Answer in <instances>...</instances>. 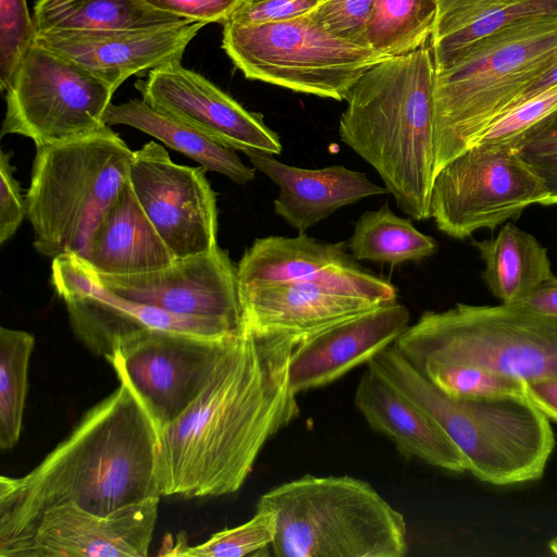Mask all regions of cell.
<instances>
[{
  "label": "cell",
  "mask_w": 557,
  "mask_h": 557,
  "mask_svg": "<svg viewBox=\"0 0 557 557\" xmlns=\"http://www.w3.org/2000/svg\"><path fill=\"white\" fill-rule=\"evenodd\" d=\"M307 337L242 327L202 392L160 432L161 496L237 492L269 440L300 412L289 366Z\"/></svg>",
  "instance_id": "1"
},
{
  "label": "cell",
  "mask_w": 557,
  "mask_h": 557,
  "mask_svg": "<svg viewBox=\"0 0 557 557\" xmlns=\"http://www.w3.org/2000/svg\"><path fill=\"white\" fill-rule=\"evenodd\" d=\"M159 453L153 420L120 382L30 472L0 478V548L23 536L55 506L109 515L160 497Z\"/></svg>",
  "instance_id": "2"
},
{
  "label": "cell",
  "mask_w": 557,
  "mask_h": 557,
  "mask_svg": "<svg viewBox=\"0 0 557 557\" xmlns=\"http://www.w3.org/2000/svg\"><path fill=\"white\" fill-rule=\"evenodd\" d=\"M435 76L430 45L384 59L354 84L339 117L341 140L379 173L414 221L430 218Z\"/></svg>",
  "instance_id": "3"
},
{
  "label": "cell",
  "mask_w": 557,
  "mask_h": 557,
  "mask_svg": "<svg viewBox=\"0 0 557 557\" xmlns=\"http://www.w3.org/2000/svg\"><path fill=\"white\" fill-rule=\"evenodd\" d=\"M367 367L425 411L460 450L467 472L509 486L540 479L555 449L550 420L528 395L456 397L422 375L393 344Z\"/></svg>",
  "instance_id": "4"
},
{
  "label": "cell",
  "mask_w": 557,
  "mask_h": 557,
  "mask_svg": "<svg viewBox=\"0 0 557 557\" xmlns=\"http://www.w3.org/2000/svg\"><path fill=\"white\" fill-rule=\"evenodd\" d=\"M556 60L557 16H537L480 40L436 73L434 175L472 147Z\"/></svg>",
  "instance_id": "5"
},
{
  "label": "cell",
  "mask_w": 557,
  "mask_h": 557,
  "mask_svg": "<svg viewBox=\"0 0 557 557\" xmlns=\"http://www.w3.org/2000/svg\"><path fill=\"white\" fill-rule=\"evenodd\" d=\"M276 516L277 557H404L407 523L368 482L306 474L262 494Z\"/></svg>",
  "instance_id": "6"
},
{
  "label": "cell",
  "mask_w": 557,
  "mask_h": 557,
  "mask_svg": "<svg viewBox=\"0 0 557 557\" xmlns=\"http://www.w3.org/2000/svg\"><path fill=\"white\" fill-rule=\"evenodd\" d=\"M133 153L110 126L36 148L25 202L37 251L85 259L96 226L128 180Z\"/></svg>",
  "instance_id": "7"
},
{
  "label": "cell",
  "mask_w": 557,
  "mask_h": 557,
  "mask_svg": "<svg viewBox=\"0 0 557 557\" xmlns=\"http://www.w3.org/2000/svg\"><path fill=\"white\" fill-rule=\"evenodd\" d=\"M394 345L416 369L472 366L525 383L557 377V318L520 305L425 311Z\"/></svg>",
  "instance_id": "8"
},
{
  "label": "cell",
  "mask_w": 557,
  "mask_h": 557,
  "mask_svg": "<svg viewBox=\"0 0 557 557\" xmlns=\"http://www.w3.org/2000/svg\"><path fill=\"white\" fill-rule=\"evenodd\" d=\"M223 26L222 48L247 78L321 98L345 100L363 73L383 60L331 35L308 15Z\"/></svg>",
  "instance_id": "9"
},
{
  "label": "cell",
  "mask_w": 557,
  "mask_h": 557,
  "mask_svg": "<svg viewBox=\"0 0 557 557\" xmlns=\"http://www.w3.org/2000/svg\"><path fill=\"white\" fill-rule=\"evenodd\" d=\"M114 89L83 66L34 44L5 90L1 136L30 138L36 148L79 139L107 125Z\"/></svg>",
  "instance_id": "10"
},
{
  "label": "cell",
  "mask_w": 557,
  "mask_h": 557,
  "mask_svg": "<svg viewBox=\"0 0 557 557\" xmlns=\"http://www.w3.org/2000/svg\"><path fill=\"white\" fill-rule=\"evenodd\" d=\"M547 196L543 180L517 149L474 145L435 175L430 218L442 233L465 239L518 220Z\"/></svg>",
  "instance_id": "11"
},
{
  "label": "cell",
  "mask_w": 557,
  "mask_h": 557,
  "mask_svg": "<svg viewBox=\"0 0 557 557\" xmlns=\"http://www.w3.org/2000/svg\"><path fill=\"white\" fill-rule=\"evenodd\" d=\"M238 333L206 337L144 329L122 339L106 359L145 407L160 434L202 392Z\"/></svg>",
  "instance_id": "12"
},
{
  "label": "cell",
  "mask_w": 557,
  "mask_h": 557,
  "mask_svg": "<svg viewBox=\"0 0 557 557\" xmlns=\"http://www.w3.org/2000/svg\"><path fill=\"white\" fill-rule=\"evenodd\" d=\"M203 166L181 165L154 141L134 151L131 187L176 259L218 246L216 197Z\"/></svg>",
  "instance_id": "13"
},
{
  "label": "cell",
  "mask_w": 557,
  "mask_h": 557,
  "mask_svg": "<svg viewBox=\"0 0 557 557\" xmlns=\"http://www.w3.org/2000/svg\"><path fill=\"white\" fill-rule=\"evenodd\" d=\"M160 497L97 515L75 505L47 509L0 557H146Z\"/></svg>",
  "instance_id": "14"
},
{
  "label": "cell",
  "mask_w": 557,
  "mask_h": 557,
  "mask_svg": "<svg viewBox=\"0 0 557 557\" xmlns=\"http://www.w3.org/2000/svg\"><path fill=\"white\" fill-rule=\"evenodd\" d=\"M141 99L212 141L242 151L280 154L278 135L261 114L250 112L201 74L181 62L156 67L135 83Z\"/></svg>",
  "instance_id": "15"
},
{
  "label": "cell",
  "mask_w": 557,
  "mask_h": 557,
  "mask_svg": "<svg viewBox=\"0 0 557 557\" xmlns=\"http://www.w3.org/2000/svg\"><path fill=\"white\" fill-rule=\"evenodd\" d=\"M347 243H324L306 233L257 238L236 265L238 289L321 282L379 305L397 301V288L363 270Z\"/></svg>",
  "instance_id": "16"
},
{
  "label": "cell",
  "mask_w": 557,
  "mask_h": 557,
  "mask_svg": "<svg viewBox=\"0 0 557 557\" xmlns=\"http://www.w3.org/2000/svg\"><path fill=\"white\" fill-rule=\"evenodd\" d=\"M96 275L107 290L126 300L242 327L236 265L219 245L149 273Z\"/></svg>",
  "instance_id": "17"
},
{
  "label": "cell",
  "mask_w": 557,
  "mask_h": 557,
  "mask_svg": "<svg viewBox=\"0 0 557 557\" xmlns=\"http://www.w3.org/2000/svg\"><path fill=\"white\" fill-rule=\"evenodd\" d=\"M51 283L64 301L75 335L95 354L107 358L117 344L140 330L185 333L188 317L137 304L107 290L95 271L78 256L52 259Z\"/></svg>",
  "instance_id": "18"
},
{
  "label": "cell",
  "mask_w": 557,
  "mask_h": 557,
  "mask_svg": "<svg viewBox=\"0 0 557 557\" xmlns=\"http://www.w3.org/2000/svg\"><path fill=\"white\" fill-rule=\"evenodd\" d=\"M207 23L37 33L35 44L90 71L116 90L129 76L181 62L191 39Z\"/></svg>",
  "instance_id": "19"
},
{
  "label": "cell",
  "mask_w": 557,
  "mask_h": 557,
  "mask_svg": "<svg viewBox=\"0 0 557 557\" xmlns=\"http://www.w3.org/2000/svg\"><path fill=\"white\" fill-rule=\"evenodd\" d=\"M408 308L397 301L375 307L308 336L295 350L289 366L294 394L333 383L368 363L407 330Z\"/></svg>",
  "instance_id": "20"
},
{
  "label": "cell",
  "mask_w": 557,
  "mask_h": 557,
  "mask_svg": "<svg viewBox=\"0 0 557 557\" xmlns=\"http://www.w3.org/2000/svg\"><path fill=\"white\" fill-rule=\"evenodd\" d=\"M242 327L300 337L382 306L321 282L238 289Z\"/></svg>",
  "instance_id": "21"
},
{
  "label": "cell",
  "mask_w": 557,
  "mask_h": 557,
  "mask_svg": "<svg viewBox=\"0 0 557 557\" xmlns=\"http://www.w3.org/2000/svg\"><path fill=\"white\" fill-rule=\"evenodd\" d=\"M245 154L256 171L278 186L274 212L299 233H305L343 207L389 194L385 186L371 182L366 173L344 165L302 169L263 152L249 151Z\"/></svg>",
  "instance_id": "22"
},
{
  "label": "cell",
  "mask_w": 557,
  "mask_h": 557,
  "mask_svg": "<svg viewBox=\"0 0 557 557\" xmlns=\"http://www.w3.org/2000/svg\"><path fill=\"white\" fill-rule=\"evenodd\" d=\"M354 400L369 426L392 441L404 457L453 473L467 472L460 450L438 424L368 367Z\"/></svg>",
  "instance_id": "23"
},
{
  "label": "cell",
  "mask_w": 557,
  "mask_h": 557,
  "mask_svg": "<svg viewBox=\"0 0 557 557\" xmlns=\"http://www.w3.org/2000/svg\"><path fill=\"white\" fill-rule=\"evenodd\" d=\"M84 260L99 275H137L175 260L146 215L129 181L96 226Z\"/></svg>",
  "instance_id": "24"
},
{
  "label": "cell",
  "mask_w": 557,
  "mask_h": 557,
  "mask_svg": "<svg viewBox=\"0 0 557 557\" xmlns=\"http://www.w3.org/2000/svg\"><path fill=\"white\" fill-rule=\"evenodd\" d=\"M430 38L436 73L449 69L470 47L519 21L557 16V0H436Z\"/></svg>",
  "instance_id": "25"
},
{
  "label": "cell",
  "mask_w": 557,
  "mask_h": 557,
  "mask_svg": "<svg viewBox=\"0 0 557 557\" xmlns=\"http://www.w3.org/2000/svg\"><path fill=\"white\" fill-rule=\"evenodd\" d=\"M472 244L484 262L481 276L500 304L522 301L556 275L547 249L511 221L496 236Z\"/></svg>",
  "instance_id": "26"
},
{
  "label": "cell",
  "mask_w": 557,
  "mask_h": 557,
  "mask_svg": "<svg viewBox=\"0 0 557 557\" xmlns=\"http://www.w3.org/2000/svg\"><path fill=\"white\" fill-rule=\"evenodd\" d=\"M104 122L109 126L127 125L156 137L165 146L198 162L207 171L225 175L236 184L245 185L255 178L256 170L243 163L234 150L212 141L143 99L111 103L106 111Z\"/></svg>",
  "instance_id": "27"
},
{
  "label": "cell",
  "mask_w": 557,
  "mask_h": 557,
  "mask_svg": "<svg viewBox=\"0 0 557 557\" xmlns=\"http://www.w3.org/2000/svg\"><path fill=\"white\" fill-rule=\"evenodd\" d=\"M33 20L37 33L147 28L185 21L143 0H37Z\"/></svg>",
  "instance_id": "28"
},
{
  "label": "cell",
  "mask_w": 557,
  "mask_h": 557,
  "mask_svg": "<svg viewBox=\"0 0 557 557\" xmlns=\"http://www.w3.org/2000/svg\"><path fill=\"white\" fill-rule=\"evenodd\" d=\"M347 247L356 261L393 265L420 261L438 250L432 236L416 228L409 219L395 214L387 202L359 216Z\"/></svg>",
  "instance_id": "29"
},
{
  "label": "cell",
  "mask_w": 557,
  "mask_h": 557,
  "mask_svg": "<svg viewBox=\"0 0 557 557\" xmlns=\"http://www.w3.org/2000/svg\"><path fill=\"white\" fill-rule=\"evenodd\" d=\"M436 12V0H375L367 27L368 48L384 60L424 47Z\"/></svg>",
  "instance_id": "30"
},
{
  "label": "cell",
  "mask_w": 557,
  "mask_h": 557,
  "mask_svg": "<svg viewBox=\"0 0 557 557\" xmlns=\"http://www.w3.org/2000/svg\"><path fill=\"white\" fill-rule=\"evenodd\" d=\"M35 337L25 331L0 329V447L13 448L21 435L27 395L28 364Z\"/></svg>",
  "instance_id": "31"
},
{
  "label": "cell",
  "mask_w": 557,
  "mask_h": 557,
  "mask_svg": "<svg viewBox=\"0 0 557 557\" xmlns=\"http://www.w3.org/2000/svg\"><path fill=\"white\" fill-rule=\"evenodd\" d=\"M276 534V516L272 510L256 508L247 522L214 533L206 542L190 546L186 539L166 541L161 555L186 557H243L256 555L271 546Z\"/></svg>",
  "instance_id": "32"
},
{
  "label": "cell",
  "mask_w": 557,
  "mask_h": 557,
  "mask_svg": "<svg viewBox=\"0 0 557 557\" xmlns=\"http://www.w3.org/2000/svg\"><path fill=\"white\" fill-rule=\"evenodd\" d=\"M556 120L557 86H554L503 113L482 133L474 145L518 149L522 143Z\"/></svg>",
  "instance_id": "33"
},
{
  "label": "cell",
  "mask_w": 557,
  "mask_h": 557,
  "mask_svg": "<svg viewBox=\"0 0 557 557\" xmlns=\"http://www.w3.org/2000/svg\"><path fill=\"white\" fill-rule=\"evenodd\" d=\"M436 387L456 397L527 395V383L518 377L472 366H429L417 369Z\"/></svg>",
  "instance_id": "34"
},
{
  "label": "cell",
  "mask_w": 557,
  "mask_h": 557,
  "mask_svg": "<svg viewBox=\"0 0 557 557\" xmlns=\"http://www.w3.org/2000/svg\"><path fill=\"white\" fill-rule=\"evenodd\" d=\"M36 28L26 0H0V86L9 87L16 67L35 44Z\"/></svg>",
  "instance_id": "35"
},
{
  "label": "cell",
  "mask_w": 557,
  "mask_h": 557,
  "mask_svg": "<svg viewBox=\"0 0 557 557\" xmlns=\"http://www.w3.org/2000/svg\"><path fill=\"white\" fill-rule=\"evenodd\" d=\"M375 0H326L308 16L331 35L367 46V27Z\"/></svg>",
  "instance_id": "36"
},
{
  "label": "cell",
  "mask_w": 557,
  "mask_h": 557,
  "mask_svg": "<svg viewBox=\"0 0 557 557\" xmlns=\"http://www.w3.org/2000/svg\"><path fill=\"white\" fill-rule=\"evenodd\" d=\"M517 151L547 188L542 206L557 205V120L522 143Z\"/></svg>",
  "instance_id": "37"
},
{
  "label": "cell",
  "mask_w": 557,
  "mask_h": 557,
  "mask_svg": "<svg viewBox=\"0 0 557 557\" xmlns=\"http://www.w3.org/2000/svg\"><path fill=\"white\" fill-rule=\"evenodd\" d=\"M326 0H263L239 4L227 23L255 25L305 16Z\"/></svg>",
  "instance_id": "38"
},
{
  "label": "cell",
  "mask_w": 557,
  "mask_h": 557,
  "mask_svg": "<svg viewBox=\"0 0 557 557\" xmlns=\"http://www.w3.org/2000/svg\"><path fill=\"white\" fill-rule=\"evenodd\" d=\"M12 153L1 151L0 156V244L9 240L26 218L25 197L13 176Z\"/></svg>",
  "instance_id": "39"
},
{
  "label": "cell",
  "mask_w": 557,
  "mask_h": 557,
  "mask_svg": "<svg viewBox=\"0 0 557 557\" xmlns=\"http://www.w3.org/2000/svg\"><path fill=\"white\" fill-rule=\"evenodd\" d=\"M151 8L188 21L226 24L242 0H143Z\"/></svg>",
  "instance_id": "40"
},
{
  "label": "cell",
  "mask_w": 557,
  "mask_h": 557,
  "mask_svg": "<svg viewBox=\"0 0 557 557\" xmlns=\"http://www.w3.org/2000/svg\"><path fill=\"white\" fill-rule=\"evenodd\" d=\"M527 395L550 421L557 423V377L527 383Z\"/></svg>",
  "instance_id": "41"
},
{
  "label": "cell",
  "mask_w": 557,
  "mask_h": 557,
  "mask_svg": "<svg viewBox=\"0 0 557 557\" xmlns=\"http://www.w3.org/2000/svg\"><path fill=\"white\" fill-rule=\"evenodd\" d=\"M537 313L557 318V275L518 304Z\"/></svg>",
  "instance_id": "42"
},
{
  "label": "cell",
  "mask_w": 557,
  "mask_h": 557,
  "mask_svg": "<svg viewBox=\"0 0 557 557\" xmlns=\"http://www.w3.org/2000/svg\"><path fill=\"white\" fill-rule=\"evenodd\" d=\"M554 86H557V60L525 89L516 104Z\"/></svg>",
  "instance_id": "43"
},
{
  "label": "cell",
  "mask_w": 557,
  "mask_h": 557,
  "mask_svg": "<svg viewBox=\"0 0 557 557\" xmlns=\"http://www.w3.org/2000/svg\"><path fill=\"white\" fill-rule=\"evenodd\" d=\"M548 547L550 549V552L557 556V537L553 539L549 544H548Z\"/></svg>",
  "instance_id": "44"
},
{
  "label": "cell",
  "mask_w": 557,
  "mask_h": 557,
  "mask_svg": "<svg viewBox=\"0 0 557 557\" xmlns=\"http://www.w3.org/2000/svg\"><path fill=\"white\" fill-rule=\"evenodd\" d=\"M263 0H242L239 4H246V3H255Z\"/></svg>",
  "instance_id": "45"
}]
</instances>
